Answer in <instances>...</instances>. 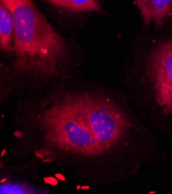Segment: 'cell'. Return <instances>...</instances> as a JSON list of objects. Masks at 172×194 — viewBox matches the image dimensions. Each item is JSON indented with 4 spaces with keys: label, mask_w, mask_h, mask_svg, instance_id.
Masks as SVG:
<instances>
[{
    "label": "cell",
    "mask_w": 172,
    "mask_h": 194,
    "mask_svg": "<svg viewBox=\"0 0 172 194\" xmlns=\"http://www.w3.org/2000/svg\"><path fill=\"white\" fill-rule=\"evenodd\" d=\"M0 49L9 56L15 54V28L12 14L0 2Z\"/></svg>",
    "instance_id": "5"
},
{
    "label": "cell",
    "mask_w": 172,
    "mask_h": 194,
    "mask_svg": "<svg viewBox=\"0 0 172 194\" xmlns=\"http://www.w3.org/2000/svg\"><path fill=\"white\" fill-rule=\"evenodd\" d=\"M135 4L146 25L160 27L172 15V0H135Z\"/></svg>",
    "instance_id": "4"
},
{
    "label": "cell",
    "mask_w": 172,
    "mask_h": 194,
    "mask_svg": "<svg viewBox=\"0 0 172 194\" xmlns=\"http://www.w3.org/2000/svg\"><path fill=\"white\" fill-rule=\"evenodd\" d=\"M45 1L70 12H99L101 9L99 0H45Z\"/></svg>",
    "instance_id": "6"
},
{
    "label": "cell",
    "mask_w": 172,
    "mask_h": 194,
    "mask_svg": "<svg viewBox=\"0 0 172 194\" xmlns=\"http://www.w3.org/2000/svg\"><path fill=\"white\" fill-rule=\"evenodd\" d=\"M12 14L15 28L13 71L17 76L49 82L60 77L69 56L66 41L33 0H0Z\"/></svg>",
    "instance_id": "2"
},
{
    "label": "cell",
    "mask_w": 172,
    "mask_h": 194,
    "mask_svg": "<svg viewBox=\"0 0 172 194\" xmlns=\"http://www.w3.org/2000/svg\"><path fill=\"white\" fill-rule=\"evenodd\" d=\"M147 74L157 105L164 115H172V39L159 42L154 47Z\"/></svg>",
    "instance_id": "3"
},
{
    "label": "cell",
    "mask_w": 172,
    "mask_h": 194,
    "mask_svg": "<svg viewBox=\"0 0 172 194\" xmlns=\"http://www.w3.org/2000/svg\"><path fill=\"white\" fill-rule=\"evenodd\" d=\"M16 138L43 163L73 169L104 183L106 165L123 146L132 122L121 105L102 91L65 88L21 111Z\"/></svg>",
    "instance_id": "1"
}]
</instances>
